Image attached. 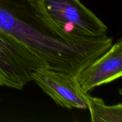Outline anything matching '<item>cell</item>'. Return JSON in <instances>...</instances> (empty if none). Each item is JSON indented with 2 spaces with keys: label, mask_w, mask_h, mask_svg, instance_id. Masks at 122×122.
I'll return each mask as SVG.
<instances>
[{
  "label": "cell",
  "mask_w": 122,
  "mask_h": 122,
  "mask_svg": "<svg viewBox=\"0 0 122 122\" xmlns=\"http://www.w3.org/2000/svg\"><path fill=\"white\" fill-rule=\"evenodd\" d=\"M0 30L58 72L76 75L113 45L112 37L81 38L64 32L46 13L44 0H0Z\"/></svg>",
  "instance_id": "cell-1"
},
{
  "label": "cell",
  "mask_w": 122,
  "mask_h": 122,
  "mask_svg": "<svg viewBox=\"0 0 122 122\" xmlns=\"http://www.w3.org/2000/svg\"><path fill=\"white\" fill-rule=\"evenodd\" d=\"M46 13L64 32L81 38L107 36L108 27L79 0H44Z\"/></svg>",
  "instance_id": "cell-2"
},
{
  "label": "cell",
  "mask_w": 122,
  "mask_h": 122,
  "mask_svg": "<svg viewBox=\"0 0 122 122\" xmlns=\"http://www.w3.org/2000/svg\"><path fill=\"white\" fill-rule=\"evenodd\" d=\"M38 69H48L41 58L0 30V85L21 90Z\"/></svg>",
  "instance_id": "cell-3"
},
{
  "label": "cell",
  "mask_w": 122,
  "mask_h": 122,
  "mask_svg": "<svg viewBox=\"0 0 122 122\" xmlns=\"http://www.w3.org/2000/svg\"><path fill=\"white\" fill-rule=\"evenodd\" d=\"M32 79L57 106L68 109L88 108V92L81 88L76 75L38 69L32 71Z\"/></svg>",
  "instance_id": "cell-4"
},
{
  "label": "cell",
  "mask_w": 122,
  "mask_h": 122,
  "mask_svg": "<svg viewBox=\"0 0 122 122\" xmlns=\"http://www.w3.org/2000/svg\"><path fill=\"white\" fill-rule=\"evenodd\" d=\"M122 75V41L119 39L110 48L76 75L81 88L88 92L95 87L112 82Z\"/></svg>",
  "instance_id": "cell-5"
},
{
  "label": "cell",
  "mask_w": 122,
  "mask_h": 122,
  "mask_svg": "<svg viewBox=\"0 0 122 122\" xmlns=\"http://www.w3.org/2000/svg\"><path fill=\"white\" fill-rule=\"evenodd\" d=\"M87 105L92 122H122V104L107 106L102 99L87 95Z\"/></svg>",
  "instance_id": "cell-6"
}]
</instances>
